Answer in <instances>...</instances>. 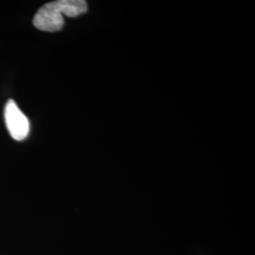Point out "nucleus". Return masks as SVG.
Instances as JSON below:
<instances>
[{
  "mask_svg": "<svg viewBox=\"0 0 255 255\" xmlns=\"http://www.w3.org/2000/svg\"><path fill=\"white\" fill-rule=\"evenodd\" d=\"M4 116L10 136L17 141L24 140L29 133V121L19 109L15 101L12 100L8 101Z\"/></svg>",
  "mask_w": 255,
  "mask_h": 255,
  "instance_id": "nucleus-2",
  "label": "nucleus"
},
{
  "mask_svg": "<svg viewBox=\"0 0 255 255\" xmlns=\"http://www.w3.org/2000/svg\"><path fill=\"white\" fill-rule=\"evenodd\" d=\"M84 0H58L46 3L37 10L33 17L34 27L43 31H58L64 27L63 15L77 17L87 11Z\"/></svg>",
  "mask_w": 255,
  "mask_h": 255,
  "instance_id": "nucleus-1",
  "label": "nucleus"
}]
</instances>
